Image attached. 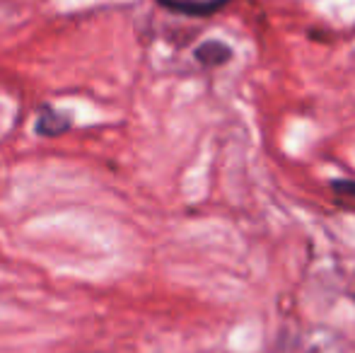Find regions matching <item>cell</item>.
Listing matches in <instances>:
<instances>
[{"label": "cell", "instance_id": "4", "mask_svg": "<svg viewBox=\"0 0 355 353\" xmlns=\"http://www.w3.org/2000/svg\"><path fill=\"white\" fill-rule=\"evenodd\" d=\"M331 189H334L336 193H341V196H351V198H355V182H351V179L331 182Z\"/></svg>", "mask_w": 355, "mask_h": 353}, {"label": "cell", "instance_id": "3", "mask_svg": "<svg viewBox=\"0 0 355 353\" xmlns=\"http://www.w3.org/2000/svg\"><path fill=\"white\" fill-rule=\"evenodd\" d=\"M164 8L174 10V12H182V15H213L218 12L220 8L227 5V0H159Z\"/></svg>", "mask_w": 355, "mask_h": 353}, {"label": "cell", "instance_id": "1", "mask_svg": "<svg viewBox=\"0 0 355 353\" xmlns=\"http://www.w3.org/2000/svg\"><path fill=\"white\" fill-rule=\"evenodd\" d=\"M193 56H196V61L201 63V66L218 68V66L230 63V58H232V46L220 42V39H208V42H203L201 46H196Z\"/></svg>", "mask_w": 355, "mask_h": 353}, {"label": "cell", "instance_id": "2", "mask_svg": "<svg viewBox=\"0 0 355 353\" xmlns=\"http://www.w3.org/2000/svg\"><path fill=\"white\" fill-rule=\"evenodd\" d=\"M71 128V117L53 107H42L37 117V133L46 138H53V136H61Z\"/></svg>", "mask_w": 355, "mask_h": 353}]
</instances>
